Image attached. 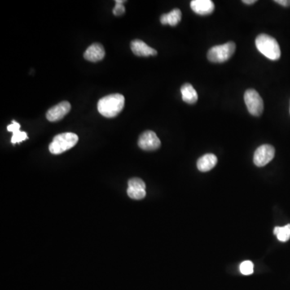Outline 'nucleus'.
<instances>
[{
  "mask_svg": "<svg viewBox=\"0 0 290 290\" xmlns=\"http://www.w3.org/2000/svg\"><path fill=\"white\" fill-rule=\"evenodd\" d=\"M12 137H11V143L17 144L20 143L22 141H25L28 139V136L25 132H21V131L16 130L13 132Z\"/></svg>",
  "mask_w": 290,
  "mask_h": 290,
  "instance_id": "a211bd4d",
  "label": "nucleus"
},
{
  "mask_svg": "<svg viewBox=\"0 0 290 290\" xmlns=\"http://www.w3.org/2000/svg\"><path fill=\"white\" fill-rule=\"evenodd\" d=\"M243 3L245 4H253L255 2H256V0H243Z\"/></svg>",
  "mask_w": 290,
  "mask_h": 290,
  "instance_id": "4be33fe9",
  "label": "nucleus"
},
{
  "mask_svg": "<svg viewBox=\"0 0 290 290\" xmlns=\"http://www.w3.org/2000/svg\"><path fill=\"white\" fill-rule=\"evenodd\" d=\"M71 108V103L67 101H63L49 109L46 113V118L50 122L59 121L70 112Z\"/></svg>",
  "mask_w": 290,
  "mask_h": 290,
  "instance_id": "1a4fd4ad",
  "label": "nucleus"
},
{
  "mask_svg": "<svg viewBox=\"0 0 290 290\" xmlns=\"http://www.w3.org/2000/svg\"><path fill=\"white\" fill-rule=\"evenodd\" d=\"M128 195L131 199L141 200L146 196V185L145 181L138 177L128 181Z\"/></svg>",
  "mask_w": 290,
  "mask_h": 290,
  "instance_id": "6e6552de",
  "label": "nucleus"
},
{
  "mask_svg": "<svg viewBox=\"0 0 290 290\" xmlns=\"http://www.w3.org/2000/svg\"><path fill=\"white\" fill-rule=\"evenodd\" d=\"M275 2L284 6H290V0H276Z\"/></svg>",
  "mask_w": 290,
  "mask_h": 290,
  "instance_id": "412c9836",
  "label": "nucleus"
},
{
  "mask_svg": "<svg viewBox=\"0 0 290 290\" xmlns=\"http://www.w3.org/2000/svg\"><path fill=\"white\" fill-rule=\"evenodd\" d=\"M131 49L135 55L138 57H149L157 54L156 49L149 47L147 44L141 40H135L131 43Z\"/></svg>",
  "mask_w": 290,
  "mask_h": 290,
  "instance_id": "f8f14e48",
  "label": "nucleus"
},
{
  "mask_svg": "<svg viewBox=\"0 0 290 290\" xmlns=\"http://www.w3.org/2000/svg\"><path fill=\"white\" fill-rule=\"evenodd\" d=\"M274 234L280 241H288L290 239V224L285 226H277L274 228Z\"/></svg>",
  "mask_w": 290,
  "mask_h": 290,
  "instance_id": "dca6fc26",
  "label": "nucleus"
},
{
  "mask_svg": "<svg viewBox=\"0 0 290 290\" xmlns=\"http://www.w3.org/2000/svg\"><path fill=\"white\" fill-rule=\"evenodd\" d=\"M275 156V148L270 145H263L254 153V164L256 166H265Z\"/></svg>",
  "mask_w": 290,
  "mask_h": 290,
  "instance_id": "423d86ee",
  "label": "nucleus"
},
{
  "mask_svg": "<svg viewBox=\"0 0 290 290\" xmlns=\"http://www.w3.org/2000/svg\"><path fill=\"white\" fill-rule=\"evenodd\" d=\"M244 102L248 112L254 116H260L264 111V102L258 92L249 89L244 94Z\"/></svg>",
  "mask_w": 290,
  "mask_h": 290,
  "instance_id": "39448f33",
  "label": "nucleus"
},
{
  "mask_svg": "<svg viewBox=\"0 0 290 290\" xmlns=\"http://www.w3.org/2000/svg\"><path fill=\"white\" fill-rule=\"evenodd\" d=\"M78 137L72 133H65L54 137L53 142L49 145V151L52 154H62L71 149L77 145Z\"/></svg>",
  "mask_w": 290,
  "mask_h": 290,
  "instance_id": "7ed1b4c3",
  "label": "nucleus"
},
{
  "mask_svg": "<svg viewBox=\"0 0 290 290\" xmlns=\"http://www.w3.org/2000/svg\"><path fill=\"white\" fill-rule=\"evenodd\" d=\"M217 163V156L214 154L208 153L199 158L197 162V167L201 172H208L212 170Z\"/></svg>",
  "mask_w": 290,
  "mask_h": 290,
  "instance_id": "ddd939ff",
  "label": "nucleus"
},
{
  "mask_svg": "<svg viewBox=\"0 0 290 290\" xmlns=\"http://www.w3.org/2000/svg\"><path fill=\"white\" fill-rule=\"evenodd\" d=\"M190 6L198 15H207L212 14L215 9V4L212 0H193Z\"/></svg>",
  "mask_w": 290,
  "mask_h": 290,
  "instance_id": "9d476101",
  "label": "nucleus"
},
{
  "mask_svg": "<svg viewBox=\"0 0 290 290\" xmlns=\"http://www.w3.org/2000/svg\"><path fill=\"white\" fill-rule=\"evenodd\" d=\"M19 128H20V124L17 122L15 121V120H13L12 123L11 124H9L8 126H7V131L8 132H15L16 130H19Z\"/></svg>",
  "mask_w": 290,
  "mask_h": 290,
  "instance_id": "aec40b11",
  "label": "nucleus"
},
{
  "mask_svg": "<svg viewBox=\"0 0 290 290\" xmlns=\"http://www.w3.org/2000/svg\"><path fill=\"white\" fill-rule=\"evenodd\" d=\"M126 2L124 0H116L115 1V6L113 9V14L115 15H121L125 12V7L124 6V2Z\"/></svg>",
  "mask_w": 290,
  "mask_h": 290,
  "instance_id": "6ab92c4d",
  "label": "nucleus"
},
{
  "mask_svg": "<svg viewBox=\"0 0 290 290\" xmlns=\"http://www.w3.org/2000/svg\"><path fill=\"white\" fill-rule=\"evenodd\" d=\"M235 44L232 41L223 45H216L210 49L207 58L210 62L214 63H223L228 61L235 51Z\"/></svg>",
  "mask_w": 290,
  "mask_h": 290,
  "instance_id": "20e7f679",
  "label": "nucleus"
},
{
  "mask_svg": "<svg viewBox=\"0 0 290 290\" xmlns=\"http://www.w3.org/2000/svg\"><path fill=\"white\" fill-rule=\"evenodd\" d=\"M256 46L259 51L272 61L281 58V48L275 38L267 34L259 35L256 39Z\"/></svg>",
  "mask_w": 290,
  "mask_h": 290,
  "instance_id": "f03ea898",
  "label": "nucleus"
},
{
  "mask_svg": "<svg viewBox=\"0 0 290 290\" xmlns=\"http://www.w3.org/2000/svg\"><path fill=\"white\" fill-rule=\"evenodd\" d=\"M181 95L184 102L189 104H194L198 101V93L190 83L184 84L181 88Z\"/></svg>",
  "mask_w": 290,
  "mask_h": 290,
  "instance_id": "4468645a",
  "label": "nucleus"
},
{
  "mask_svg": "<svg viewBox=\"0 0 290 290\" xmlns=\"http://www.w3.org/2000/svg\"><path fill=\"white\" fill-rule=\"evenodd\" d=\"M181 19V11L179 9H173L168 14H164L160 17V23L166 25L176 26L179 24Z\"/></svg>",
  "mask_w": 290,
  "mask_h": 290,
  "instance_id": "2eb2a0df",
  "label": "nucleus"
},
{
  "mask_svg": "<svg viewBox=\"0 0 290 290\" xmlns=\"http://www.w3.org/2000/svg\"><path fill=\"white\" fill-rule=\"evenodd\" d=\"M160 141L156 133L152 131H146L141 134L138 145L145 151H155L160 147Z\"/></svg>",
  "mask_w": 290,
  "mask_h": 290,
  "instance_id": "0eeeda50",
  "label": "nucleus"
},
{
  "mask_svg": "<svg viewBox=\"0 0 290 290\" xmlns=\"http://www.w3.org/2000/svg\"><path fill=\"white\" fill-rule=\"evenodd\" d=\"M239 270L243 275H251L252 273H253L254 271L253 264L250 260L243 261L239 266Z\"/></svg>",
  "mask_w": 290,
  "mask_h": 290,
  "instance_id": "f3484780",
  "label": "nucleus"
},
{
  "mask_svg": "<svg viewBox=\"0 0 290 290\" xmlns=\"http://www.w3.org/2000/svg\"><path fill=\"white\" fill-rule=\"evenodd\" d=\"M105 57V49L103 45L94 43L85 50L84 58L85 60L91 62H97L103 60Z\"/></svg>",
  "mask_w": 290,
  "mask_h": 290,
  "instance_id": "9b49d317",
  "label": "nucleus"
},
{
  "mask_svg": "<svg viewBox=\"0 0 290 290\" xmlns=\"http://www.w3.org/2000/svg\"></svg>",
  "mask_w": 290,
  "mask_h": 290,
  "instance_id": "5701e85b",
  "label": "nucleus"
},
{
  "mask_svg": "<svg viewBox=\"0 0 290 290\" xmlns=\"http://www.w3.org/2000/svg\"><path fill=\"white\" fill-rule=\"evenodd\" d=\"M125 103L124 95L109 94L98 101V111L104 117L114 118L121 112Z\"/></svg>",
  "mask_w": 290,
  "mask_h": 290,
  "instance_id": "f257e3e1",
  "label": "nucleus"
}]
</instances>
